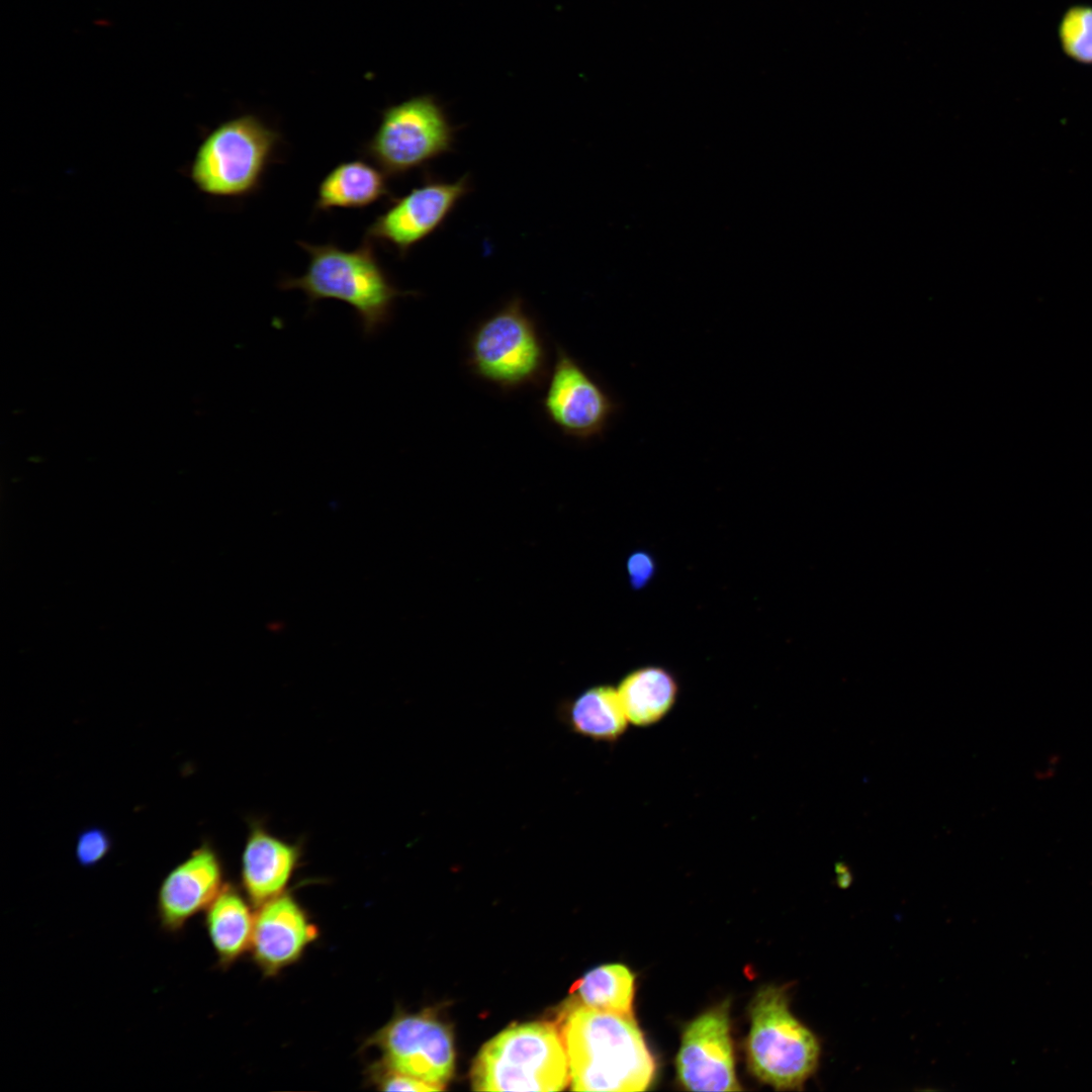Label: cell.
<instances>
[{"instance_id":"1","label":"cell","mask_w":1092,"mask_h":1092,"mask_svg":"<svg viewBox=\"0 0 1092 1092\" xmlns=\"http://www.w3.org/2000/svg\"><path fill=\"white\" fill-rule=\"evenodd\" d=\"M561 1037L571 1090L645 1091L655 1062L633 1014L572 1005L564 1013Z\"/></svg>"},{"instance_id":"2","label":"cell","mask_w":1092,"mask_h":1092,"mask_svg":"<svg viewBox=\"0 0 1092 1092\" xmlns=\"http://www.w3.org/2000/svg\"><path fill=\"white\" fill-rule=\"evenodd\" d=\"M299 246L309 254L307 268L299 277L282 280L280 288L301 290L310 304L322 299L349 304L366 337L374 336L390 322L398 297L415 294L394 286L368 240L352 251L333 243L299 242Z\"/></svg>"},{"instance_id":"3","label":"cell","mask_w":1092,"mask_h":1092,"mask_svg":"<svg viewBox=\"0 0 1092 1092\" xmlns=\"http://www.w3.org/2000/svg\"><path fill=\"white\" fill-rule=\"evenodd\" d=\"M476 1091H560L570 1082L561 1034L548 1022L511 1026L488 1040L472 1069Z\"/></svg>"},{"instance_id":"4","label":"cell","mask_w":1092,"mask_h":1092,"mask_svg":"<svg viewBox=\"0 0 1092 1092\" xmlns=\"http://www.w3.org/2000/svg\"><path fill=\"white\" fill-rule=\"evenodd\" d=\"M746 1055L753 1076L778 1090H800L816 1072L821 1044L796 1018L785 987L764 986L749 1009Z\"/></svg>"},{"instance_id":"5","label":"cell","mask_w":1092,"mask_h":1092,"mask_svg":"<svg viewBox=\"0 0 1092 1092\" xmlns=\"http://www.w3.org/2000/svg\"><path fill=\"white\" fill-rule=\"evenodd\" d=\"M280 134L254 114H242L214 127L197 148L189 177L202 193L237 198L255 192Z\"/></svg>"},{"instance_id":"6","label":"cell","mask_w":1092,"mask_h":1092,"mask_svg":"<svg viewBox=\"0 0 1092 1092\" xmlns=\"http://www.w3.org/2000/svg\"><path fill=\"white\" fill-rule=\"evenodd\" d=\"M468 365L504 390L538 386L547 374V352L534 318L514 297L483 320L469 339Z\"/></svg>"},{"instance_id":"7","label":"cell","mask_w":1092,"mask_h":1092,"mask_svg":"<svg viewBox=\"0 0 1092 1092\" xmlns=\"http://www.w3.org/2000/svg\"><path fill=\"white\" fill-rule=\"evenodd\" d=\"M456 129L442 106L421 95L386 107L362 149L385 174L403 175L452 151Z\"/></svg>"},{"instance_id":"8","label":"cell","mask_w":1092,"mask_h":1092,"mask_svg":"<svg viewBox=\"0 0 1092 1092\" xmlns=\"http://www.w3.org/2000/svg\"><path fill=\"white\" fill-rule=\"evenodd\" d=\"M381 1054V1065L443 1090L454 1069L448 1028L428 1012L399 1013L366 1041Z\"/></svg>"},{"instance_id":"9","label":"cell","mask_w":1092,"mask_h":1092,"mask_svg":"<svg viewBox=\"0 0 1092 1092\" xmlns=\"http://www.w3.org/2000/svg\"><path fill=\"white\" fill-rule=\"evenodd\" d=\"M542 406L564 435L580 441L603 436L618 411L606 388L560 346Z\"/></svg>"},{"instance_id":"10","label":"cell","mask_w":1092,"mask_h":1092,"mask_svg":"<svg viewBox=\"0 0 1092 1092\" xmlns=\"http://www.w3.org/2000/svg\"><path fill=\"white\" fill-rule=\"evenodd\" d=\"M470 191L468 175L454 182L427 177L366 229L365 240L392 245L400 256L433 234Z\"/></svg>"},{"instance_id":"11","label":"cell","mask_w":1092,"mask_h":1092,"mask_svg":"<svg viewBox=\"0 0 1092 1092\" xmlns=\"http://www.w3.org/2000/svg\"><path fill=\"white\" fill-rule=\"evenodd\" d=\"M728 1000L691 1021L676 1057L680 1084L691 1091H741L736 1078Z\"/></svg>"},{"instance_id":"12","label":"cell","mask_w":1092,"mask_h":1092,"mask_svg":"<svg viewBox=\"0 0 1092 1092\" xmlns=\"http://www.w3.org/2000/svg\"><path fill=\"white\" fill-rule=\"evenodd\" d=\"M224 885L216 852L207 845L193 850L158 889L156 912L161 928L171 934L182 931L192 917L208 908Z\"/></svg>"},{"instance_id":"13","label":"cell","mask_w":1092,"mask_h":1092,"mask_svg":"<svg viewBox=\"0 0 1092 1092\" xmlns=\"http://www.w3.org/2000/svg\"><path fill=\"white\" fill-rule=\"evenodd\" d=\"M317 935L303 907L283 893L258 907L250 951L259 969L274 976L296 963Z\"/></svg>"},{"instance_id":"14","label":"cell","mask_w":1092,"mask_h":1092,"mask_svg":"<svg viewBox=\"0 0 1092 1092\" xmlns=\"http://www.w3.org/2000/svg\"><path fill=\"white\" fill-rule=\"evenodd\" d=\"M298 860L297 846L260 825L252 826L241 862L242 887L250 903L259 907L283 894Z\"/></svg>"},{"instance_id":"15","label":"cell","mask_w":1092,"mask_h":1092,"mask_svg":"<svg viewBox=\"0 0 1092 1092\" xmlns=\"http://www.w3.org/2000/svg\"><path fill=\"white\" fill-rule=\"evenodd\" d=\"M243 895L230 885L204 911V925L218 965L226 969L250 950L255 915Z\"/></svg>"},{"instance_id":"16","label":"cell","mask_w":1092,"mask_h":1092,"mask_svg":"<svg viewBox=\"0 0 1092 1092\" xmlns=\"http://www.w3.org/2000/svg\"><path fill=\"white\" fill-rule=\"evenodd\" d=\"M617 692L629 723L649 727L663 720L671 711L678 687L669 671L646 666L626 675Z\"/></svg>"},{"instance_id":"17","label":"cell","mask_w":1092,"mask_h":1092,"mask_svg":"<svg viewBox=\"0 0 1092 1092\" xmlns=\"http://www.w3.org/2000/svg\"><path fill=\"white\" fill-rule=\"evenodd\" d=\"M390 194L383 171L363 160L343 162L321 181L315 209L361 208Z\"/></svg>"},{"instance_id":"18","label":"cell","mask_w":1092,"mask_h":1092,"mask_svg":"<svg viewBox=\"0 0 1092 1092\" xmlns=\"http://www.w3.org/2000/svg\"><path fill=\"white\" fill-rule=\"evenodd\" d=\"M561 717L575 734L604 742L618 740L629 723L617 690L607 686L584 691L564 707Z\"/></svg>"},{"instance_id":"19","label":"cell","mask_w":1092,"mask_h":1092,"mask_svg":"<svg viewBox=\"0 0 1092 1092\" xmlns=\"http://www.w3.org/2000/svg\"><path fill=\"white\" fill-rule=\"evenodd\" d=\"M634 986V974L627 967L611 964L589 971L571 990L588 1007L633 1014Z\"/></svg>"},{"instance_id":"20","label":"cell","mask_w":1092,"mask_h":1092,"mask_svg":"<svg viewBox=\"0 0 1092 1092\" xmlns=\"http://www.w3.org/2000/svg\"><path fill=\"white\" fill-rule=\"evenodd\" d=\"M1058 36L1068 58L1092 65V6L1075 4L1066 9L1059 22Z\"/></svg>"},{"instance_id":"21","label":"cell","mask_w":1092,"mask_h":1092,"mask_svg":"<svg viewBox=\"0 0 1092 1092\" xmlns=\"http://www.w3.org/2000/svg\"><path fill=\"white\" fill-rule=\"evenodd\" d=\"M110 848L111 840L109 835L99 827H91L78 835L75 844V857L81 867H94L104 859Z\"/></svg>"},{"instance_id":"22","label":"cell","mask_w":1092,"mask_h":1092,"mask_svg":"<svg viewBox=\"0 0 1092 1092\" xmlns=\"http://www.w3.org/2000/svg\"><path fill=\"white\" fill-rule=\"evenodd\" d=\"M370 1079L373 1085L382 1091L424 1092L442 1090L415 1077L391 1070L380 1063L370 1068Z\"/></svg>"},{"instance_id":"23","label":"cell","mask_w":1092,"mask_h":1092,"mask_svg":"<svg viewBox=\"0 0 1092 1092\" xmlns=\"http://www.w3.org/2000/svg\"><path fill=\"white\" fill-rule=\"evenodd\" d=\"M628 570L631 582L637 586L644 584L652 575L654 564L652 559L645 553L638 552L632 555L628 562Z\"/></svg>"}]
</instances>
